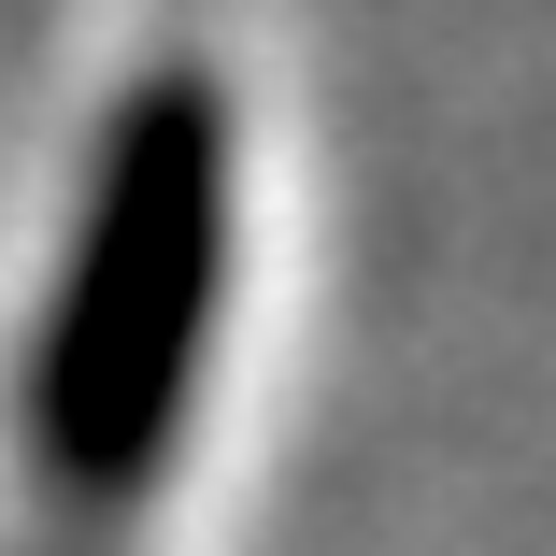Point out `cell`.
Segmentation results:
<instances>
[{"label":"cell","instance_id":"6da1fadb","mask_svg":"<svg viewBox=\"0 0 556 556\" xmlns=\"http://www.w3.org/2000/svg\"><path fill=\"white\" fill-rule=\"evenodd\" d=\"M214 314H229V100L200 72H157L86 157V214L15 386L29 485L58 514H129L186 457Z\"/></svg>","mask_w":556,"mask_h":556}]
</instances>
